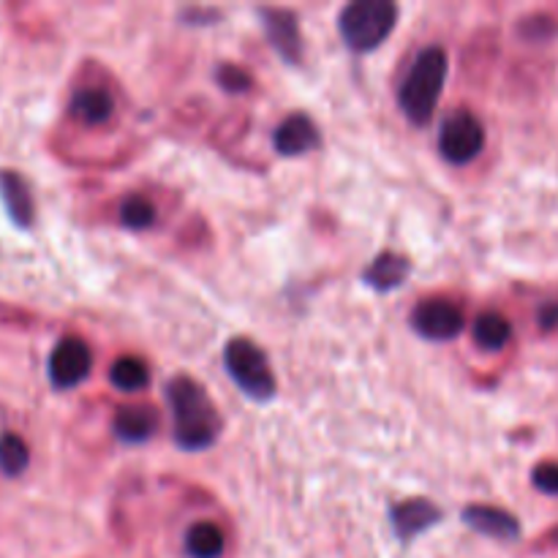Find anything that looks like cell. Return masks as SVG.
Returning <instances> with one entry per match:
<instances>
[{
  "label": "cell",
  "instance_id": "obj_11",
  "mask_svg": "<svg viewBox=\"0 0 558 558\" xmlns=\"http://www.w3.org/2000/svg\"><path fill=\"white\" fill-rule=\"evenodd\" d=\"M390 518L398 539L412 543L414 537H420V534L428 532L430 526H436L441 521V510L436 505H430L428 499H409L392 507Z\"/></svg>",
  "mask_w": 558,
  "mask_h": 558
},
{
  "label": "cell",
  "instance_id": "obj_10",
  "mask_svg": "<svg viewBox=\"0 0 558 558\" xmlns=\"http://www.w3.org/2000/svg\"><path fill=\"white\" fill-rule=\"evenodd\" d=\"M463 523L469 529H474L477 534L490 539H499V543H515L521 537V523L515 515H510L507 510L488 505H472L463 510Z\"/></svg>",
  "mask_w": 558,
  "mask_h": 558
},
{
  "label": "cell",
  "instance_id": "obj_5",
  "mask_svg": "<svg viewBox=\"0 0 558 558\" xmlns=\"http://www.w3.org/2000/svg\"><path fill=\"white\" fill-rule=\"evenodd\" d=\"M485 129L469 109H458L441 123L439 150L450 163H469L483 153Z\"/></svg>",
  "mask_w": 558,
  "mask_h": 558
},
{
  "label": "cell",
  "instance_id": "obj_12",
  "mask_svg": "<svg viewBox=\"0 0 558 558\" xmlns=\"http://www.w3.org/2000/svg\"><path fill=\"white\" fill-rule=\"evenodd\" d=\"M158 425H161V420H158L156 409L123 407L114 414L112 430L120 441H125V445H145V441H150L153 436H156Z\"/></svg>",
  "mask_w": 558,
  "mask_h": 558
},
{
  "label": "cell",
  "instance_id": "obj_8",
  "mask_svg": "<svg viewBox=\"0 0 558 558\" xmlns=\"http://www.w3.org/2000/svg\"><path fill=\"white\" fill-rule=\"evenodd\" d=\"M259 16L272 49L287 63H300V58H303V36H300L298 16L287 9H259Z\"/></svg>",
  "mask_w": 558,
  "mask_h": 558
},
{
  "label": "cell",
  "instance_id": "obj_15",
  "mask_svg": "<svg viewBox=\"0 0 558 558\" xmlns=\"http://www.w3.org/2000/svg\"><path fill=\"white\" fill-rule=\"evenodd\" d=\"M409 270H412V265H409L407 256L387 251V254H379L371 262L368 270L363 272V281L371 289H376V292H392V289H398L407 281Z\"/></svg>",
  "mask_w": 558,
  "mask_h": 558
},
{
  "label": "cell",
  "instance_id": "obj_14",
  "mask_svg": "<svg viewBox=\"0 0 558 558\" xmlns=\"http://www.w3.org/2000/svg\"><path fill=\"white\" fill-rule=\"evenodd\" d=\"M0 196H3V205L9 210L11 221L16 227H31L33 216H36V207H33L31 189L22 180V174L0 172Z\"/></svg>",
  "mask_w": 558,
  "mask_h": 558
},
{
  "label": "cell",
  "instance_id": "obj_20",
  "mask_svg": "<svg viewBox=\"0 0 558 558\" xmlns=\"http://www.w3.org/2000/svg\"><path fill=\"white\" fill-rule=\"evenodd\" d=\"M120 223H123L125 229H134V232L153 227V223H156V207H153V202L142 194L125 196V199L120 202Z\"/></svg>",
  "mask_w": 558,
  "mask_h": 558
},
{
  "label": "cell",
  "instance_id": "obj_3",
  "mask_svg": "<svg viewBox=\"0 0 558 558\" xmlns=\"http://www.w3.org/2000/svg\"><path fill=\"white\" fill-rule=\"evenodd\" d=\"M398 22L392 0H354L338 16V33L352 52H374Z\"/></svg>",
  "mask_w": 558,
  "mask_h": 558
},
{
  "label": "cell",
  "instance_id": "obj_1",
  "mask_svg": "<svg viewBox=\"0 0 558 558\" xmlns=\"http://www.w3.org/2000/svg\"><path fill=\"white\" fill-rule=\"evenodd\" d=\"M167 401L172 409V436L180 450L199 452L216 445L221 434V417L199 381L174 376L167 385Z\"/></svg>",
  "mask_w": 558,
  "mask_h": 558
},
{
  "label": "cell",
  "instance_id": "obj_2",
  "mask_svg": "<svg viewBox=\"0 0 558 558\" xmlns=\"http://www.w3.org/2000/svg\"><path fill=\"white\" fill-rule=\"evenodd\" d=\"M450 60L441 47H428L414 58L412 69L398 87V104L414 125H425L436 112L447 82Z\"/></svg>",
  "mask_w": 558,
  "mask_h": 558
},
{
  "label": "cell",
  "instance_id": "obj_21",
  "mask_svg": "<svg viewBox=\"0 0 558 558\" xmlns=\"http://www.w3.org/2000/svg\"><path fill=\"white\" fill-rule=\"evenodd\" d=\"M218 85L229 93H245L251 87V76L245 74L240 65L223 63L221 69H218Z\"/></svg>",
  "mask_w": 558,
  "mask_h": 558
},
{
  "label": "cell",
  "instance_id": "obj_17",
  "mask_svg": "<svg viewBox=\"0 0 558 558\" xmlns=\"http://www.w3.org/2000/svg\"><path fill=\"white\" fill-rule=\"evenodd\" d=\"M512 338V325L496 311H488V314H480L477 322H474V343L485 352H501V349L510 343Z\"/></svg>",
  "mask_w": 558,
  "mask_h": 558
},
{
  "label": "cell",
  "instance_id": "obj_23",
  "mask_svg": "<svg viewBox=\"0 0 558 558\" xmlns=\"http://www.w3.org/2000/svg\"><path fill=\"white\" fill-rule=\"evenodd\" d=\"M539 325H543L545 330L558 325V305H545L543 314H539Z\"/></svg>",
  "mask_w": 558,
  "mask_h": 558
},
{
  "label": "cell",
  "instance_id": "obj_18",
  "mask_svg": "<svg viewBox=\"0 0 558 558\" xmlns=\"http://www.w3.org/2000/svg\"><path fill=\"white\" fill-rule=\"evenodd\" d=\"M109 381L118 387L120 392H142L150 385V371L140 357H120L114 360L112 371H109Z\"/></svg>",
  "mask_w": 558,
  "mask_h": 558
},
{
  "label": "cell",
  "instance_id": "obj_16",
  "mask_svg": "<svg viewBox=\"0 0 558 558\" xmlns=\"http://www.w3.org/2000/svg\"><path fill=\"white\" fill-rule=\"evenodd\" d=\"M227 548V537L210 521H199L185 532V554L191 558H221Z\"/></svg>",
  "mask_w": 558,
  "mask_h": 558
},
{
  "label": "cell",
  "instance_id": "obj_13",
  "mask_svg": "<svg viewBox=\"0 0 558 558\" xmlns=\"http://www.w3.org/2000/svg\"><path fill=\"white\" fill-rule=\"evenodd\" d=\"M69 112L76 123L82 125H104L114 112V98L107 87H80V90L71 96Z\"/></svg>",
  "mask_w": 558,
  "mask_h": 558
},
{
  "label": "cell",
  "instance_id": "obj_7",
  "mask_svg": "<svg viewBox=\"0 0 558 558\" xmlns=\"http://www.w3.org/2000/svg\"><path fill=\"white\" fill-rule=\"evenodd\" d=\"M463 311L450 300H423L412 314V327L428 341H452L463 332Z\"/></svg>",
  "mask_w": 558,
  "mask_h": 558
},
{
  "label": "cell",
  "instance_id": "obj_9",
  "mask_svg": "<svg viewBox=\"0 0 558 558\" xmlns=\"http://www.w3.org/2000/svg\"><path fill=\"white\" fill-rule=\"evenodd\" d=\"M322 145V134L316 129L314 120L303 112H294L283 120L281 125L272 134V147H276L278 156H305V153L316 150Z\"/></svg>",
  "mask_w": 558,
  "mask_h": 558
},
{
  "label": "cell",
  "instance_id": "obj_19",
  "mask_svg": "<svg viewBox=\"0 0 558 558\" xmlns=\"http://www.w3.org/2000/svg\"><path fill=\"white\" fill-rule=\"evenodd\" d=\"M31 463V450L16 434L0 436V472L5 477H20Z\"/></svg>",
  "mask_w": 558,
  "mask_h": 558
},
{
  "label": "cell",
  "instance_id": "obj_4",
  "mask_svg": "<svg viewBox=\"0 0 558 558\" xmlns=\"http://www.w3.org/2000/svg\"><path fill=\"white\" fill-rule=\"evenodd\" d=\"M223 368L229 379L240 387L254 401H270L276 396L278 385L272 376L270 360L248 338H232L223 349Z\"/></svg>",
  "mask_w": 558,
  "mask_h": 558
},
{
  "label": "cell",
  "instance_id": "obj_6",
  "mask_svg": "<svg viewBox=\"0 0 558 558\" xmlns=\"http://www.w3.org/2000/svg\"><path fill=\"white\" fill-rule=\"evenodd\" d=\"M93 352L82 338L69 336L49 354V381L54 390H74L90 376Z\"/></svg>",
  "mask_w": 558,
  "mask_h": 558
},
{
  "label": "cell",
  "instance_id": "obj_22",
  "mask_svg": "<svg viewBox=\"0 0 558 558\" xmlns=\"http://www.w3.org/2000/svg\"><path fill=\"white\" fill-rule=\"evenodd\" d=\"M532 483L534 488L543 490V494L558 496V463L554 461L539 463V466L532 472Z\"/></svg>",
  "mask_w": 558,
  "mask_h": 558
}]
</instances>
